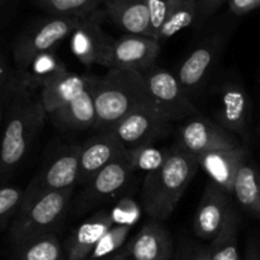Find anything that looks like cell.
I'll return each instance as SVG.
<instances>
[{
  "label": "cell",
  "mask_w": 260,
  "mask_h": 260,
  "mask_svg": "<svg viewBox=\"0 0 260 260\" xmlns=\"http://www.w3.org/2000/svg\"><path fill=\"white\" fill-rule=\"evenodd\" d=\"M114 216L101 211L81 223L68 239L65 255L68 260H88L104 235L113 228Z\"/></svg>",
  "instance_id": "cell-19"
},
{
  "label": "cell",
  "mask_w": 260,
  "mask_h": 260,
  "mask_svg": "<svg viewBox=\"0 0 260 260\" xmlns=\"http://www.w3.org/2000/svg\"><path fill=\"white\" fill-rule=\"evenodd\" d=\"M129 233L131 225L119 223L118 226H113L102 238L88 260H121L118 255L119 249L124 245Z\"/></svg>",
  "instance_id": "cell-28"
},
{
  "label": "cell",
  "mask_w": 260,
  "mask_h": 260,
  "mask_svg": "<svg viewBox=\"0 0 260 260\" xmlns=\"http://www.w3.org/2000/svg\"><path fill=\"white\" fill-rule=\"evenodd\" d=\"M200 164L184 149L175 145L159 169L147 173L142 185V207L155 221H165L174 212Z\"/></svg>",
  "instance_id": "cell-2"
},
{
  "label": "cell",
  "mask_w": 260,
  "mask_h": 260,
  "mask_svg": "<svg viewBox=\"0 0 260 260\" xmlns=\"http://www.w3.org/2000/svg\"><path fill=\"white\" fill-rule=\"evenodd\" d=\"M81 18L51 17L36 20L25 28L15 41L13 58L17 76L22 75L36 57L46 52H53L56 46L73 35Z\"/></svg>",
  "instance_id": "cell-5"
},
{
  "label": "cell",
  "mask_w": 260,
  "mask_h": 260,
  "mask_svg": "<svg viewBox=\"0 0 260 260\" xmlns=\"http://www.w3.org/2000/svg\"><path fill=\"white\" fill-rule=\"evenodd\" d=\"M248 156L243 146L230 150H217L197 157L200 167L207 173L211 182L233 194L236 175L241 164Z\"/></svg>",
  "instance_id": "cell-20"
},
{
  "label": "cell",
  "mask_w": 260,
  "mask_h": 260,
  "mask_svg": "<svg viewBox=\"0 0 260 260\" xmlns=\"http://www.w3.org/2000/svg\"><path fill=\"white\" fill-rule=\"evenodd\" d=\"M124 152L126 146L112 129L102 131L90 137L85 144L81 145L78 183L86 184L94 175L121 157Z\"/></svg>",
  "instance_id": "cell-12"
},
{
  "label": "cell",
  "mask_w": 260,
  "mask_h": 260,
  "mask_svg": "<svg viewBox=\"0 0 260 260\" xmlns=\"http://www.w3.org/2000/svg\"><path fill=\"white\" fill-rule=\"evenodd\" d=\"M142 75L154 101L170 121H183L197 116L198 109L175 74L154 65Z\"/></svg>",
  "instance_id": "cell-7"
},
{
  "label": "cell",
  "mask_w": 260,
  "mask_h": 260,
  "mask_svg": "<svg viewBox=\"0 0 260 260\" xmlns=\"http://www.w3.org/2000/svg\"><path fill=\"white\" fill-rule=\"evenodd\" d=\"M220 51V38H210L197 46L188 55V57L180 63L175 75L190 98L193 94L200 91V89L207 81L216 61H217Z\"/></svg>",
  "instance_id": "cell-14"
},
{
  "label": "cell",
  "mask_w": 260,
  "mask_h": 260,
  "mask_svg": "<svg viewBox=\"0 0 260 260\" xmlns=\"http://www.w3.org/2000/svg\"><path fill=\"white\" fill-rule=\"evenodd\" d=\"M179 260H211L208 246L200 245V244L187 245L180 254Z\"/></svg>",
  "instance_id": "cell-34"
},
{
  "label": "cell",
  "mask_w": 260,
  "mask_h": 260,
  "mask_svg": "<svg viewBox=\"0 0 260 260\" xmlns=\"http://www.w3.org/2000/svg\"><path fill=\"white\" fill-rule=\"evenodd\" d=\"M103 3L104 14L126 35L151 37L147 0H104Z\"/></svg>",
  "instance_id": "cell-21"
},
{
  "label": "cell",
  "mask_w": 260,
  "mask_h": 260,
  "mask_svg": "<svg viewBox=\"0 0 260 260\" xmlns=\"http://www.w3.org/2000/svg\"><path fill=\"white\" fill-rule=\"evenodd\" d=\"M173 121L157 106H145L127 114L112 128L122 144L129 147L152 145L172 131Z\"/></svg>",
  "instance_id": "cell-8"
},
{
  "label": "cell",
  "mask_w": 260,
  "mask_h": 260,
  "mask_svg": "<svg viewBox=\"0 0 260 260\" xmlns=\"http://www.w3.org/2000/svg\"><path fill=\"white\" fill-rule=\"evenodd\" d=\"M259 86H260V79H259Z\"/></svg>",
  "instance_id": "cell-39"
},
{
  "label": "cell",
  "mask_w": 260,
  "mask_h": 260,
  "mask_svg": "<svg viewBox=\"0 0 260 260\" xmlns=\"http://www.w3.org/2000/svg\"><path fill=\"white\" fill-rule=\"evenodd\" d=\"M9 2H12V0H0V8L4 7V5H7Z\"/></svg>",
  "instance_id": "cell-38"
},
{
  "label": "cell",
  "mask_w": 260,
  "mask_h": 260,
  "mask_svg": "<svg viewBox=\"0 0 260 260\" xmlns=\"http://www.w3.org/2000/svg\"><path fill=\"white\" fill-rule=\"evenodd\" d=\"M74 188L43 193L23 201L10 228L13 246L32 239L55 234L70 206Z\"/></svg>",
  "instance_id": "cell-4"
},
{
  "label": "cell",
  "mask_w": 260,
  "mask_h": 260,
  "mask_svg": "<svg viewBox=\"0 0 260 260\" xmlns=\"http://www.w3.org/2000/svg\"><path fill=\"white\" fill-rule=\"evenodd\" d=\"M41 9L55 17L84 18L96 12L104 0H33Z\"/></svg>",
  "instance_id": "cell-27"
},
{
  "label": "cell",
  "mask_w": 260,
  "mask_h": 260,
  "mask_svg": "<svg viewBox=\"0 0 260 260\" xmlns=\"http://www.w3.org/2000/svg\"><path fill=\"white\" fill-rule=\"evenodd\" d=\"M197 3L196 0H170L167 19L162 25L157 41L160 43L174 37L180 30L197 22Z\"/></svg>",
  "instance_id": "cell-26"
},
{
  "label": "cell",
  "mask_w": 260,
  "mask_h": 260,
  "mask_svg": "<svg viewBox=\"0 0 260 260\" xmlns=\"http://www.w3.org/2000/svg\"><path fill=\"white\" fill-rule=\"evenodd\" d=\"M197 159L217 150H230L243 145L233 134L205 117H190L178 129V144Z\"/></svg>",
  "instance_id": "cell-9"
},
{
  "label": "cell",
  "mask_w": 260,
  "mask_h": 260,
  "mask_svg": "<svg viewBox=\"0 0 260 260\" xmlns=\"http://www.w3.org/2000/svg\"><path fill=\"white\" fill-rule=\"evenodd\" d=\"M248 96L243 88L229 84L221 93V108L218 111V122L230 134L245 135L248 126Z\"/></svg>",
  "instance_id": "cell-22"
},
{
  "label": "cell",
  "mask_w": 260,
  "mask_h": 260,
  "mask_svg": "<svg viewBox=\"0 0 260 260\" xmlns=\"http://www.w3.org/2000/svg\"><path fill=\"white\" fill-rule=\"evenodd\" d=\"M90 79L91 75L70 73L65 66L56 71L41 85L38 93L46 114L51 116L61 107L76 98L88 86Z\"/></svg>",
  "instance_id": "cell-17"
},
{
  "label": "cell",
  "mask_w": 260,
  "mask_h": 260,
  "mask_svg": "<svg viewBox=\"0 0 260 260\" xmlns=\"http://www.w3.org/2000/svg\"><path fill=\"white\" fill-rule=\"evenodd\" d=\"M229 8L236 15H244L260 8V0H229Z\"/></svg>",
  "instance_id": "cell-35"
},
{
  "label": "cell",
  "mask_w": 260,
  "mask_h": 260,
  "mask_svg": "<svg viewBox=\"0 0 260 260\" xmlns=\"http://www.w3.org/2000/svg\"><path fill=\"white\" fill-rule=\"evenodd\" d=\"M170 0H147V7L150 13V23H151V37L157 41L165 19H167L168 9Z\"/></svg>",
  "instance_id": "cell-32"
},
{
  "label": "cell",
  "mask_w": 260,
  "mask_h": 260,
  "mask_svg": "<svg viewBox=\"0 0 260 260\" xmlns=\"http://www.w3.org/2000/svg\"><path fill=\"white\" fill-rule=\"evenodd\" d=\"M24 190L15 185H0V229L7 225L8 221L18 215L22 207Z\"/></svg>",
  "instance_id": "cell-30"
},
{
  "label": "cell",
  "mask_w": 260,
  "mask_h": 260,
  "mask_svg": "<svg viewBox=\"0 0 260 260\" xmlns=\"http://www.w3.org/2000/svg\"><path fill=\"white\" fill-rule=\"evenodd\" d=\"M98 76L91 75L88 86L76 98L48 116L58 129L65 132H79L94 128L96 119L95 83Z\"/></svg>",
  "instance_id": "cell-16"
},
{
  "label": "cell",
  "mask_w": 260,
  "mask_h": 260,
  "mask_svg": "<svg viewBox=\"0 0 260 260\" xmlns=\"http://www.w3.org/2000/svg\"><path fill=\"white\" fill-rule=\"evenodd\" d=\"M161 43L146 36L124 35L113 40L104 68L134 70L144 74L155 65Z\"/></svg>",
  "instance_id": "cell-10"
},
{
  "label": "cell",
  "mask_w": 260,
  "mask_h": 260,
  "mask_svg": "<svg viewBox=\"0 0 260 260\" xmlns=\"http://www.w3.org/2000/svg\"><path fill=\"white\" fill-rule=\"evenodd\" d=\"M231 205L230 194L210 180L196 211L193 222L196 235L212 241L222 229Z\"/></svg>",
  "instance_id": "cell-13"
},
{
  "label": "cell",
  "mask_w": 260,
  "mask_h": 260,
  "mask_svg": "<svg viewBox=\"0 0 260 260\" xmlns=\"http://www.w3.org/2000/svg\"><path fill=\"white\" fill-rule=\"evenodd\" d=\"M102 13L98 10L81 18L80 23L70 36V47L75 57L85 68L104 66L113 38L107 36L101 25Z\"/></svg>",
  "instance_id": "cell-11"
},
{
  "label": "cell",
  "mask_w": 260,
  "mask_h": 260,
  "mask_svg": "<svg viewBox=\"0 0 260 260\" xmlns=\"http://www.w3.org/2000/svg\"><path fill=\"white\" fill-rule=\"evenodd\" d=\"M233 194L246 212L260 218V170L248 156L236 175Z\"/></svg>",
  "instance_id": "cell-23"
},
{
  "label": "cell",
  "mask_w": 260,
  "mask_h": 260,
  "mask_svg": "<svg viewBox=\"0 0 260 260\" xmlns=\"http://www.w3.org/2000/svg\"><path fill=\"white\" fill-rule=\"evenodd\" d=\"M96 119L94 128L112 129L135 109L157 106L147 89L144 75L139 71L108 69L95 83ZM159 107V106H157Z\"/></svg>",
  "instance_id": "cell-3"
},
{
  "label": "cell",
  "mask_w": 260,
  "mask_h": 260,
  "mask_svg": "<svg viewBox=\"0 0 260 260\" xmlns=\"http://www.w3.org/2000/svg\"><path fill=\"white\" fill-rule=\"evenodd\" d=\"M46 117L38 94L18 81L0 129V182L12 177L24 161Z\"/></svg>",
  "instance_id": "cell-1"
},
{
  "label": "cell",
  "mask_w": 260,
  "mask_h": 260,
  "mask_svg": "<svg viewBox=\"0 0 260 260\" xmlns=\"http://www.w3.org/2000/svg\"><path fill=\"white\" fill-rule=\"evenodd\" d=\"M81 145L71 144L61 147L52 159L38 172L24 189L23 201L56 190L74 188L80 170Z\"/></svg>",
  "instance_id": "cell-6"
},
{
  "label": "cell",
  "mask_w": 260,
  "mask_h": 260,
  "mask_svg": "<svg viewBox=\"0 0 260 260\" xmlns=\"http://www.w3.org/2000/svg\"><path fill=\"white\" fill-rule=\"evenodd\" d=\"M135 172L136 170L126 159L124 154L107 165L85 184L86 187L81 200L84 207H90L123 190L131 182Z\"/></svg>",
  "instance_id": "cell-15"
},
{
  "label": "cell",
  "mask_w": 260,
  "mask_h": 260,
  "mask_svg": "<svg viewBox=\"0 0 260 260\" xmlns=\"http://www.w3.org/2000/svg\"><path fill=\"white\" fill-rule=\"evenodd\" d=\"M168 154L169 150H160L152 145H142V146L126 149L124 156L131 162L135 170H144L150 173L159 169L164 164Z\"/></svg>",
  "instance_id": "cell-29"
},
{
  "label": "cell",
  "mask_w": 260,
  "mask_h": 260,
  "mask_svg": "<svg viewBox=\"0 0 260 260\" xmlns=\"http://www.w3.org/2000/svg\"><path fill=\"white\" fill-rule=\"evenodd\" d=\"M18 85L17 71L0 48V102L10 98Z\"/></svg>",
  "instance_id": "cell-31"
},
{
  "label": "cell",
  "mask_w": 260,
  "mask_h": 260,
  "mask_svg": "<svg viewBox=\"0 0 260 260\" xmlns=\"http://www.w3.org/2000/svg\"><path fill=\"white\" fill-rule=\"evenodd\" d=\"M239 223L238 211L231 205L222 229L208 246L211 260H241L238 249Z\"/></svg>",
  "instance_id": "cell-24"
},
{
  "label": "cell",
  "mask_w": 260,
  "mask_h": 260,
  "mask_svg": "<svg viewBox=\"0 0 260 260\" xmlns=\"http://www.w3.org/2000/svg\"><path fill=\"white\" fill-rule=\"evenodd\" d=\"M12 96V95H10ZM10 98L5 99V101L0 102V129H2V123H3V118H4V112H5V107H7L8 102H9Z\"/></svg>",
  "instance_id": "cell-37"
},
{
  "label": "cell",
  "mask_w": 260,
  "mask_h": 260,
  "mask_svg": "<svg viewBox=\"0 0 260 260\" xmlns=\"http://www.w3.org/2000/svg\"><path fill=\"white\" fill-rule=\"evenodd\" d=\"M229 2V0H196L197 3V23L201 24L202 22H205L206 19L211 17L212 14H215L217 12L218 8L223 4V3Z\"/></svg>",
  "instance_id": "cell-33"
},
{
  "label": "cell",
  "mask_w": 260,
  "mask_h": 260,
  "mask_svg": "<svg viewBox=\"0 0 260 260\" xmlns=\"http://www.w3.org/2000/svg\"><path fill=\"white\" fill-rule=\"evenodd\" d=\"M13 248L12 260H68L56 234L40 236Z\"/></svg>",
  "instance_id": "cell-25"
},
{
  "label": "cell",
  "mask_w": 260,
  "mask_h": 260,
  "mask_svg": "<svg viewBox=\"0 0 260 260\" xmlns=\"http://www.w3.org/2000/svg\"><path fill=\"white\" fill-rule=\"evenodd\" d=\"M243 260H260V241L256 238L249 239Z\"/></svg>",
  "instance_id": "cell-36"
},
{
  "label": "cell",
  "mask_w": 260,
  "mask_h": 260,
  "mask_svg": "<svg viewBox=\"0 0 260 260\" xmlns=\"http://www.w3.org/2000/svg\"><path fill=\"white\" fill-rule=\"evenodd\" d=\"M122 251L124 258L131 260H170L173 243L167 229L159 221L151 220Z\"/></svg>",
  "instance_id": "cell-18"
}]
</instances>
